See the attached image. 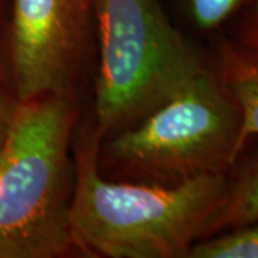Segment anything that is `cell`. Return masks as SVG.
Returning a JSON list of instances; mask_svg holds the SVG:
<instances>
[{"label":"cell","instance_id":"cell-9","mask_svg":"<svg viewBox=\"0 0 258 258\" xmlns=\"http://www.w3.org/2000/svg\"><path fill=\"white\" fill-rule=\"evenodd\" d=\"M194 28L214 33L237 20L254 0H176Z\"/></svg>","mask_w":258,"mask_h":258},{"label":"cell","instance_id":"cell-1","mask_svg":"<svg viewBox=\"0 0 258 258\" xmlns=\"http://www.w3.org/2000/svg\"><path fill=\"white\" fill-rule=\"evenodd\" d=\"M74 141L71 227L78 251L105 258L188 257L221 203L227 172L172 186L113 181L99 171L102 139L95 125Z\"/></svg>","mask_w":258,"mask_h":258},{"label":"cell","instance_id":"cell-2","mask_svg":"<svg viewBox=\"0 0 258 258\" xmlns=\"http://www.w3.org/2000/svg\"><path fill=\"white\" fill-rule=\"evenodd\" d=\"M75 93L19 101L0 154V258L79 252L71 227Z\"/></svg>","mask_w":258,"mask_h":258},{"label":"cell","instance_id":"cell-7","mask_svg":"<svg viewBox=\"0 0 258 258\" xmlns=\"http://www.w3.org/2000/svg\"><path fill=\"white\" fill-rule=\"evenodd\" d=\"M254 221H258V152L242 161L238 158L228 169L221 203L203 238Z\"/></svg>","mask_w":258,"mask_h":258},{"label":"cell","instance_id":"cell-11","mask_svg":"<svg viewBox=\"0 0 258 258\" xmlns=\"http://www.w3.org/2000/svg\"><path fill=\"white\" fill-rule=\"evenodd\" d=\"M232 37L258 49V0H254L237 18V32Z\"/></svg>","mask_w":258,"mask_h":258},{"label":"cell","instance_id":"cell-5","mask_svg":"<svg viewBox=\"0 0 258 258\" xmlns=\"http://www.w3.org/2000/svg\"><path fill=\"white\" fill-rule=\"evenodd\" d=\"M96 16L98 0H12L6 68L18 101L75 93Z\"/></svg>","mask_w":258,"mask_h":258},{"label":"cell","instance_id":"cell-4","mask_svg":"<svg viewBox=\"0 0 258 258\" xmlns=\"http://www.w3.org/2000/svg\"><path fill=\"white\" fill-rule=\"evenodd\" d=\"M95 128H129L185 88L210 60L169 22L159 0H98Z\"/></svg>","mask_w":258,"mask_h":258},{"label":"cell","instance_id":"cell-3","mask_svg":"<svg viewBox=\"0 0 258 258\" xmlns=\"http://www.w3.org/2000/svg\"><path fill=\"white\" fill-rule=\"evenodd\" d=\"M241 112L214 64L135 125L102 139L98 166L113 181L182 184L228 172L238 159Z\"/></svg>","mask_w":258,"mask_h":258},{"label":"cell","instance_id":"cell-10","mask_svg":"<svg viewBox=\"0 0 258 258\" xmlns=\"http://www.w3.org/2000/svg\"><path fill=\"white\" fill-rule=\"evenodd\" d=\"M18 103L19 101L10 83L6 62L2 56V49H0V154L9 137Z\"/></svg>","mask_w":258,"mask_h":258},{"label":"cell","instance_id":"cell-12","mask_svg":"<svg viewBox=\"0 0 258 258\" xmlns=\"http://www.w3.org/2000/svg\"><path fill=\"white\" fill-rule=\"evenodd\" d=\"M2 6H3V0H0V12H2Z\"/></svg>","mask_w":258,"mask_h":258},{"label":"cell","instance_id":"cell-6","mask_svg":"<svg viewBox=\"0 0 258 258\" xmlns=\"http://www.w3.org/2000/svg\"><path fill=\"white\" fill-rule=\"evenodd\" d=\"M211 63L240 108L237 145L240 158L249 139L258 137V49L234 37H222L215 46Z\"/></svg>","mask_w":258,"mask_h":258},{"label":"cell","instance_id":"cell-8","mask_svg":"<svg viewBox=\"0 0 258 258\" xmlns=\"http://www.w3.org/2000/svg\"><path fill=\"white\" fill-rule=\"evenodd\" d=\"M186 258H258V221L198 240Z\"/></svg>","mask_w":258,"mask_h":258}]
</instances>
